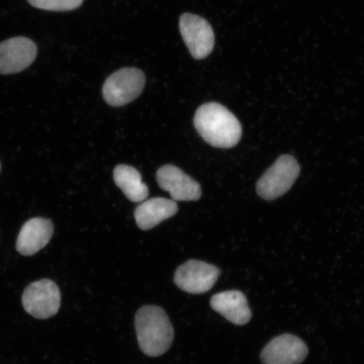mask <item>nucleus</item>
<instances>
[{"instance_id": "nucleus-1", "label": "nucleus", "mask_w": 364, "mask_h": 364, "mask_svg": "<svg viewBox=\"0 0 364 364\" xmlns=\"http://www.w3.org/2000/svg\"><path fill=\"white\" fill-rule=\"evenodd\" d=\"M194 126L211 146L230 149L238 144L242 129L237 118L216 102L203 104L195 113Z\"/></svg>"}, {"instance_id": "nucleus-12", "label": "nucleus", "mask_w": 364, "mask_h": 364, "mask_svg": "<svg viewBox=\"0 0 364 364\" xmlns=\"http://www.w3.org/2000/svg\"><path fill=\"white\" fill-rule=\"evenodd\" d=\"M210 306L213 311L235 325L247 324L252 318L247 299L240 291L230 290L213 295Z\"/></svg>"}, {"instance_id": "nucleus-3", "label": "nucleus", "mask_w": 364, "mask_h": 364, "mask_svg": "<svg viewBox=\"0 0 364 364\" xmlns=\"http://www.w3.org/2000/svg\"><path fill=\"white\" fill-rule=\"evenodd\" d=\"M146 78L136 68H124L108 77L103 85L105 102L112 107H122L138 98L144 90Z\"/></svg>"}, {"instance_id": "nucleus-14", "label": "nucleus", "mask_w": 364, "mask_h": 364, "mask_svg": "<svg viewBox=\"0 0 364 364\" xmlns=\"http://www.w3.org/2000/svg\"><path fill=\"white\" fill-rule=\"evenodd\" d=\"M116 185L133 203H142L147 199L149 191L142 181L139 171L130 166H117L113 171Z\"/></svg>"}, {"instance_id": "nucleus-2", "label": "nucleus", "mask_w": 364, "mask_h": 364, "mask_svg": "<svg viewBox=\"0 0 364 364\" xmlns=\"http://www.w3.org/2000/svg\"><path fill=\"white\" fill-rule=\"evenodd\" d=\"M135 329L141 351L149 357L166 353L174 340L169 316L159 306L140 308L135 316Z\"/></svg>"}, {"instance_id": "nucleus-11", "label": "nucleus", "mask_w": 364, "mask_h": 364, "mask_svg": "<svg viewBox=\"0 0 364 364\" xmlns=\"http://www.w3.org/2000/svg\"><path fill=\"white\" fill-rule=\"evenodd\" d=\"M53 235L51 220L43 218H34L25 223L18 236L17 252L23 256L30 257L43 249Z\"/></svg>"}, {"instance_id": "nucleus-9", "label": "nucleus", "mask_w": 364, "mask_h": 364, "mask_svg": "<svg viewBox=\"0 0 364 364\" xmlns=\"http://www.w3.org/2000/svg\"><path fill=\"white\" fill-rule=\"evenodd\" d=\"M156 179L161 188L171 194L173 201H197L201 198V186L178 167L166 165L159 168Z\"/></svg>"}, {"instance_id": "nucleus-8", "label": "nucleus", "mask_w": 364, "mask_h": 364, "mask_svg": "<svg viewBox=\"0 0 364 364\" xmlns=\"http://www.w3.org/2000/svg\"><path fill=\"white\" fill-rule=\"evenodd\" d=\"M33 40L16 36L0 43V75H15L26 70L38 55Z\"/></svg>"}, {"instance_id": "nucleus-5", "label": "nucleus", "mask_w": 364, "mask_h": 364, "mask_svg": "<svg viewBox=\"0 0 364 364\" xmlns=\"http://www.w3.org/2000/svg\"><path fill=\"white\" fill-rule=\"evenodd\" d=\"M22 304L31 316L45 320L55 316L60 308L61 294L53 281L42 279L27 286L22 295Z\"/></svg>"}, {"instance_id": "nucleus-7", "label": "nucleus", "mask_w": 364, "mask_h": 364, "mask_svg": "<svg viewBox=\"0 0 364 364\" xmlns=\"http://www.w3.org/2000/svg\"><path fill=\"white\" fill-rule=\"evenodd\" d=\"M220 273V268L212 264L189 260L177 268L174 282L179 289L186 293L201 294L215 286Z\"/></svg>"}, {"instance_id": "nucleus-15", "label": "nucleus", "mask_w": 364, "mask_h": 364, "mask_svg": "<svg viewBox=\"0 0 364 364\" xmlns=\"http://www.w3.org/2000/svg\"><path fill=\"white\" fill-rule=\"evenodd\" d=\"M31 6L48 11H70L76 10L84 0H27Z\"/></svg>"}, {"instance_id": "nucleus-6", "label": "nucleus", "mask_w": 364, "mask_h": 364, "mask_svg": "<svg viewBox=\"0 0 364 364\" xmlns=\"http://www.w3.org/2000/svg\"><path fill=\"white\" fill-rule=\"evenodd\" d=\"M180 31L193 58H207L215 48V33L209 23L201 16L185 13L180 17Z\"/></svg>"}, {"instance_id": "nucleus-4", "label": "nucleus", "mask_w": 364, "mask_h": 364, "mask_svg": "<svg viewBox=\"0 0 364 364\" xmlns=\"http://www.w3.org/2000/svg\"><path fill=\"white\" fill-rule=\"evenodd\" d=\"M299 172V163L293 156H280L258 181V195L266 200L281 197L292 188Z\"/></svg>"}, {"instance_id": "nucleus-10", "label": "nucleus", "mask_w": 364, "mask_h": 364, "mask_svg": "<svg viewBox=\"0 0 364 364\" xmlns=\"http://www.w3.org/2000/svg\"><path fill=\"white\" fill-rule=\"evenodd\" d=\"M308 355V348L298 336L284 334L268 343L261 354L263 364H299Z\"/></svg>"}, {"instance_id": "nucleus-13", "label": "nucleus", "mask_w": 364, "mask_h": 364, "mask_svg": "<svg viewBox=\"0 0 364 364\" xmlns=\"http://www.w3.org/2000/svg\"><path fill=\"white\" fill-rule=\"evenodd\" d=\"M178 212V206L172 199L154 198L144 201L134 212L136 225L149 230L168 220Z\"/></svg>"}]
</instances>
